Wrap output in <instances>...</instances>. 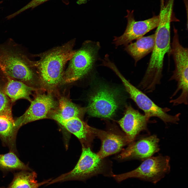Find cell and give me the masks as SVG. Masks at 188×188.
Instances as JSON below:
<instances>
[{
    "label": "cell",
    "mask_w": 188,
    "mask_h": 188,
    "mask_svg": "<svg viewBox=\"0 0 188 188\" xmlns=\"http://www.w3.org/2000/svg\"><path fill=\"white\" fill-rule=\"evenodd\" d=\"M37 174L34 171H23L15 174L10 188H38L48 183L52 179L50 178L40 182L36 180Z\"/></svg>",
    "instance_id": "d6986e66"
},
{
    "label": "cell",
    "mask_w": 188,
    "mask_h": 188,
    "mask_svg": "<svg viewBox=\"0 0 188 188\" xmlns=\"http://www.w3.org/2000/svg\"><path fill=\"white\" fill-rule=\"evenodd\" d=\"M49 0H32L23 8L16 12L10 15V17L12 18L28 9L35 8ZM62 0L66 4H68V0Z\"/></svg>",
    "instance_id": "7402d4cb"
},
{
    "label": "cell",
    "mask_w": 188,
    "mask_h": 188,
    "mask_svg": "<svg viewBox=\"0 0 188 188\" xmlns=\"http://www.w3.org/2000/svg\"><path fill=\"white\" fill-rule=\"evenodd\" d=\"M83 112L81 109L64 97L59 101L58 111L51 114L49 117L59 124L61 122L74 117L81 119Z\"/></svg>",
    "instance_id": "ac0fdd59"
},
{
    "label": "cell",
    "mask_w": 188,
    "mask_h": 188,
    "mask_svg": "<svg viewBox=\"0 0 188 188\" xmlns=\"http://www.w3.org/2000/svg\"><path fill=\"white\" fill-rule=\"evenodd\" d=\"M149 120L131 105L126 106L124 116L118 122L126 133L128 143L133 141L140 132L147 130Z\"/></svg>",
    "instance_id": "8fae6325"
},
{
    "label": "cell",
    "mask_w": 188,
    "mask_h": 188,
    "mask_svg": "<svg viewBox=\"0 0 188 188\" xmlns=\"http://www.w3.org/2000/svg\"><path fill=\"white\" fill-rule=\"evenodd\" d=\"M73 42H69L42 54L38 61H31L32 67L37 69L44 86L53 88L62 80L64 66L76 51L73 50Z\"/></svg>",
    "instance_id": "7a4b0ae2"
},
{
    "label": "cell",
    "mask_w": 188,
    "mask_h": 188,
    "mask_svg": "<svg viewBox=\"0 0 188 188\" xmlns=\"http://www.w3.org/2000/svg\"><path fill=\"white\" fill-rule=\"evenodd\" d=\"M125 16L127 24L124 33L121 36L115 37L113 43L116 46L126 45L134 40L143 37L145 34L157 28L158 25L160 18L159 15H154L147 19L136 21L134 18L133 10L127 11Z\"/></svg>",
    "instance_id": "9c48e42d"
},
{
    "label": "cell",
    "mask_w": 188,
    "mask_h": 188,
    "mask_svg": "<svg viewBox=\"0 0 188 188\" xmlns=\"http://www.w3.org/2000/svg\"><path fill=\"white\" fill-rule=\"evenodd\" d=\"M117 98L113 91L105 87L99 89L89 98L86 108L88 113L93 117L111 118L119 107Z\"/></svg>",
    "instance_id": "ba28073f"
},
{
    "label": "cell",
    "mask_w": 188,
    "mask_h": 188,
    "mask_svg": "<svg viewBox=\"0 0 188 188\" xmlns=\"http://www.w3.org/2000/svg\"><path fill=\"white\" fill-rule=\"evenodd\" d=\"M11 102L0 85V116L13 118L11 111Z\"/></svg>",
    "instance_id": "44dd1931"
},
{
    "label": "cell",
    "mask_w": 188,
    "mask_h": 188,
    "mask_svg": "<svg viewBox=\"0 0 188 188\" xmlns=\"http://www.w3.org/2000/svg\"><path fill=\"white\" fill-rule=\"evenodd\" d=\"M114 71L122 81L131 98L143 111L146 117L149 119L152 117H157L165 123H178L180 120V113L174 115L169 114L167 112L171 110L170 108L157 105L141 90L128 81L117 68H115Z\"/></svg>",
    "instance_id": "52a82bcc"
},
{
    "label": "cell",
    "mask_w": 188,
    "mask_h": 188,
    "mask_svg": "<svg viewBox=\"0 0 188 188\" xmlns=\"http://www.w3.org/2000/svg\"><path fill=\"white\" fill-rule=\"evenodd\" d=\"M0 45V72L5 77L21 81L31 86L35 75L31 60L14 46Z\"/></svg>",
    "instance_id": "3957f363"
},
{
    "label": "cell",
    "mask_w": 188,
    "mask_h": 188,
    "mask_svg": "<svg viewBox=\"0 0 188 188\" xmlns=\"http://www.w3.org/2000/svg\"><path fill=\"white\" fill-rule=\"evenodd\" d=\"M56 104L51 94H38L25 113L14 120L15 125L19 128L30 122L48 118L50 111Z\"/></svg>",
    "instance_id": "30bf717a"
},
{
    "label": "cell",
    "mask_w": 188,
    "mask_h": 188,
    "mask_svg": "<svg viewBox=\"0 0 188 188\" xmlns=\"http://www.w3.org/2000/svg\"><path fill=\"white\" fill-rule=\"evenodd\" d=\"M169 161L168 156L151 157L145 159L136 169L125 173L114 174L112 177L118 183L135 178L156 184L169 172Z\"/></svg>",
    "instance_id": "8992f818"
},
{
    "label": "cell",
    "mask_w": 188,
    "mask_h": 188,
    "mask_svg": "<svg viewBox=\"0 0 188 188\" xmlns=\"http://www.w3.org/2000/svg\"><path fill=\"white\" fill-rule=\"evenodd\" d=\"M0 168L5 169H21L31 171L28 165L22 162L14 152L10 151L0 154Z\"/></svg>",
    "instance_id": "ffe728a7"
},
{
    "label": "cell",
    "mask_w": 188,
    "mask_h": 188,
    "mask_svg": "<svg viewBox=\"0 0 188 188\" xmlns=\"http://www.w3.org/2000/svg\"><path fill=\"white\" fill-rule=\"evenodd\" d=\"M100 48L99 43L88 40L75 53L70 60L69 65L63 73L62 80L71 83L80 79L92 68Z\"/></svg>",
    "instance_id": "5b68a950"
},
{
    "label": "cell",
    "mask_w": 188,
    "mask_h": 188,
    "mask_svg": "<svg viewBox=\"0 0 188 188\" xmlns=\"http://www.w3.org/2000/svg\"><path fill=\"white\" fill-rule=\"evenodd\" d=\"M159 141L155 135L142 139L130 145L122 151L118 157L121 159L145 160L159 151Z\"/></svg>",
    "instance_id": "7c38bea8"
},
{
    "label": "cell",
    "mask_w": 188,
    "mask_h": 188,
    "mask_svg": "<svg viewBox=\"0 0 188 188\" xmlns=\"http://www.w3.org/2000/svg\"><path fill=\"white\" fill-rule=\"evenodd\" d=\"M70 132L76 136L83 147H89L94 136L92 127L78 117H74L62 121L60 124Z\"/></svg>",
    "instance_id": "5bb4252c"
},
{
    "label": "cell",
    "mask_w": 188,
    "mask_h": 188,
    "mask_svg": "<svg viewBox=\"0 0 188 188\" xmlns=\"http://www.w3.org/2000/svg\"><path fill=\"white\" fill-rule=\"evenodd\" d=\"M92 130L94 136L98 137L101 141L100 149L97 154L101 159L118 152L124 146L128 143L125 136L92 127Z\"/></svg>",
    "instance_id": "4fadbf2b"
},
{
    "label": "cell",
    "mask_w": 188,
    "mask_h": 188,
    "mask_svg": "<svg viewBox=\"0 0 188 188\" xmlns=\"http://www.w3.org/2000/svg\"><path fill=\"white\" fill-rule=\"evenodd\" d=\"M155 40V33L143 36L126 46L125 50L133 58L135 64L145 56L152 52Z\"/></svg>",
    "instance_id": "9a60e30c"
},
{
    "label": "cell",
    "mask_w": 188,
    "mask_h": 188,
    "mask_svg": "<svg viewBox=\"0 0 188 188\" xmlns=\"http://www.w3.org/2000/svg\"><path fill=\"white\" fill-rule=\"evenodd\" d=\"M97 154L92 152L89 147H82L79 159L74 168L70 171L52 179L46 186L54 183L70 180L85 181L98 174L112 177L114 174L108 169Z\"/></svg>",
    "instance_id": "277c9868"
},
{
    "label": "cell",
    "mask_w": 188,
    "mask_h": 188,
    "mask_svg": "<svg viewBox=\"0 0 188 188\" xmlns=\"http://www.w3.org/2000/svg\"><path fill=\"white\" fill-rule=\"evenodd\" d=\"M5 77L7 81L3 86V89L12 103L22 98L26 99L30 102L32 101L30 96L35 90L33 87L20 81Z\"/></svg>",
    "instance_id": "2e32d148"
},
{
    "label": "cell",
    "mask_w": 188,
    "mask_h": 188,
    "mask_svg": "<svg viewBox=\"0 0 188 188\" xmlns=\"http://www.w3.org/2000/svg\"><path fill=\"white\" fill-rule=\"evenodd\" d=\"M88 0H78L77 3L79 5L85 3Z\"/></svg>",
    "instance_id": "603a6c76"
},
{
    "label": "cell",
    "mask_w": 188,
    "mask_h": 188,
    "mask_svg": "<svg viewBox=\"0 0 188 188\" xmlns=\"http://www.w3.org/2000/svg\"><path fill=\"white\" fill-rule=\"evenodd\" d=\"M19 128L15 125L13 118L0 116V138L3 145L16 153V139Z\"/></svg>",
    "instance_id": "e0dca14e"
},
{
    "label": "cell",
    "mask_w": 188,
    "mask_h": 188,
    "mask_svg": "<svg viewBox=\"0 0 188 188\" xmlns=\"http://www.w3.org/2000/svg\"><path fill=\"white\" fill-rule=\"evenodd\" d=\"M173 3L168 2L161 7L160 21L155 33L154 45L144 75L140 81L147 88L154 89L161 83L164 56L171 48L170 25Z\"/></svg>",
    "instance_id": "6da1fadb"
}]
</instances>
